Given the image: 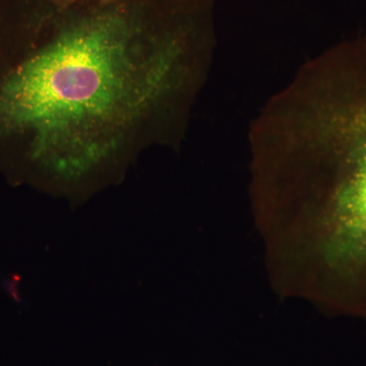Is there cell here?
<instances>
[{"label":"cell","mask_w":366,"mask_h":366,"mask_svg":"<svg viewBox=\"0 0 366 366\" xmlns=\"http://www.w3.org/2000/svg\"><path fill=\"white\" fill-rule=\"evenodd\" d=\"M0 32L24 43L0 74V143L76 203L148 149L179 150L213 66L215 0H14Z\"/></svg>","instance_id":"1"},{"label":"cell","mask_w":366,"mask_h":366,"mask_svg":"<svg viewBox=\"0 0 366 366\" xmlns=\"http://www.w3.org/2000/svg\"><path fill=\"white\" fill-rule=\"evenodd\" d=\"M91 1L103 2V4H109V2L122 1V0H91Z\"/></svg>","instance_id":"4"},{"label":"cell","mask_w":366,"mask_h":366,"mask_svg":"<svg viewBox=\"0 0 366 366\" xmlns=\"http://www.w3.org/2000/svg\"><path fill=\"white\" fill-rule=\"evenodd\" d=\"M267 254L320 310L366 320V34L305 61L250 124Z\"/></svg>","instance_id":"2"},{"label":"cell","mask_w":366,"mask_h":366,"mask_svg":"<svg viewBox=\"0 0 366 366\" xmlns=\"http://www.w3.org/2000/svg\"><path fill=\"white\" fill-rule=\"evenodd\" d=\"M51 1L59 4H71V2L76 1V0H51Z\"/></svg>","instance_id":"3"},{"label":"cell","mask_w":366,"mask_h":366,"mask_svg":"<svg viewBox=\"0 0 366 366\" xmlns=\"http://www.w3.org/2000/svg\"><path fill=\"white\" fill-rule=\"evenodd\" d=\"M0 1H2V0H0Z\"/></svg>","instance_id":"5"}]
</instances>
